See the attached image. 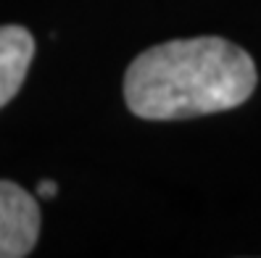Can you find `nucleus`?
Wrapping results in <instances>:
<instances>
[{"instance_id":"nucleus-1","label":"nucleus","mask_w":261,"mask_h":258,"mask_svg":"<svg viewBox=\"0 0 261 258\" xmlns=\"http://www.w3.org/2000/svg\"><path fill=\"white\" fill-rule=\"evenodd\" d=\"M253 58L224 37L161 42L124 74L127 108L148 121H177L238 108L256 90Z\"/></svg>"},{"instance_id":"nucleus-2","label":"nucleus","mask_w":261,"mask_h":258,"mask_svg":"<svg viewBox=\"0 0 261 258\" xmlns=\"http://www.w3.org/2000/svg\"><path fill=\"white\" fill-rule=\"evenodd\" d=\"M40 235V206L16 182L0 179V258H24Z\"/></svg>"},{"instance_id":"nucleus-3","label":"nucleus","mask_w":261,"mask_h":258,"mask_svg":"<svg viewBox=\"0 0 261 258\" xmlns=\"http://www.w3.org/2000/svg\"><path fill=\"white\" fill-rule=\"evenodd\" d=\"M35 58V37L24 26H0V108L8 105L24 84Z\"/></svg>"},{"instance_id":"nucleus-4","label":"nucleus","mask_w":261,"mask_h":258,"mask_svg":"<svg viewBox=\"0 0 261 258\" xmlns=\"http://www.w3.org/2000/svg\"><path fill=\"white\" fill-rule=\"evenodd\" d=\"M56 192H58V185L53 179H45V182H40L37 185V195L42 200H50V198H56Z\"/></svg>"}]
</instances>
